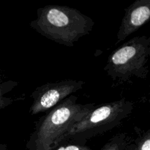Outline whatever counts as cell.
<instances>
[{
  "label": "cell",
  "instance_id": "cell-2",
  "mask_svg": "<svg viewBox=\"0 0 150 150\" xmlns=\"http://www.w3.org/2000/svg\"><path fill=\"white\" fill-rule=\"evenodd\" d=\"M72 95L47 111L36 122L35 130L26 143L27 150H54L72 125L84 117L96 105L78 103Z\"/></svg>",
  "mask_w": 150,
  "mask_h": 150
},
{
  "label": "cell",
  "instance_id": "cell-11",
  "mask_svg": "<svg viewBox=\"0 0 150 150\" xmlns=\"http://www.w3.org/2000/svg\"><path fill=\"white\" fill-rule=\"evenodd\" d=\"M0 150H7V146L4 144H0Z\"/></svg>",
  "mask_w": 150,
  "mask_h": 150
},
{
  "label": "cell",
  "instance_id": "cell-12",
  "mask_svg": "<svg viewBox=\"0 0 150 150\" xmlns=\"http://www.w3.org/2000/svg\"><path fill=\"white\" fill-rule=\"evenodd\" d=\"M124 150H130V149H129V148L128 147H127V146H125V149H124Z\"/></svg>",
  "mask_w": 150,
  "mask_h": 150
},
{
  "label": "cell",
  "instance_id": "cell-10",
  "mask_svg": "<svg viewBox=\"0 0 150 150\" xmlns=\"http://www.w3.org/2000/svg\"><path fill=\"white\" fill-rule=\"evenodd\" d=\"M54 150H92L87 145L73 143V142H67L65 144L60 145Z\"/></svg>",
  "mask_w": 150,
  "mask_h": 150
},
{
  "label": "cell",
  "instance_id": "cell-5",
  "mask_svg": "<svg viewBox=\"0 0 150 150\" xmlns=\"http://www.w3.org/2000/svg\"><path fill=\"white\" fill-rule=\"evenodd\" d=\"M85 82L83 81L67 80L57 82H48L38 86L31 94L32 103L29 108L32 115L46 113L70 95L83 89Z\"/></svg>",
  "mask_w": 150,
  "mask_h": 150
},
{
  "label": "cell",
  "instance_id": "cell-3",
  "mask_svg": "<svg viewBox=\"0 0 150 150\" xmlns=\"http://www.w3.org/2000/svg\"><path fill=\"white\" fill-rule=\"evenodd\" d=\"M133 109L134 103L125 98L95 106L70 127L60 139L59 146L67 142L86 145L92 138L105 134L120 125Z\"/></svg>",
  "mask_w": 150,
  "mask_h": 150
},
{
  "label": "cell",
  "instance_id": "cell-6",
  "mask_svg": "<svg viewBox=\"0 0 150 150\" xmlns=\"http://www.w3.org/2000/svg\"><path fill=\"white\" fill-rule=\"evenodd\" d=\"M150 18V0H136L125 10L117 35V45L139 30Z\"/></svg>",
  "mask_w": 150,
  "mask_h": 150
},
{
  "label": "cell",
  "instance_id": "cell-9",
  "mask_svg": "<svg viewBox=\"0 0 150 150\" xmlns=\"http://www.w3.org/2000/svg\"><path fill=\"white\" fill-rule=\"evenodd\" d=\"M130 141V138L127 133H117L111 137L100 150H124Z\"/></svg>",
  "mask_w": 150,
  "mask_h": 150
},
{
  "label": "cell",
  "instance_id": "cell-7",
  "mask_svg": "<svg viewBox=\"0 0 150 150\" xmlns=\"http://www.w3.org/2000/svg\"><path fill=\"white\" fill-rule=\"evenodd\" d=\"M136 138L133 142L130 141L127 146L130 150H150V130L146 131L135 127Z\"/></svg>",
  "mask_w": 150,
  "mask_h": 150
},
{
  "label": "cell",
  "instance_id": "cell-1",
  "mask_svg": "<svg viewBox=\"0 0 150 150\" xmlns=\"http://www.w3.org/2000/svg\"><path fill=\"white\" fill-rule=\"evenodd\" d=\"M29 25L47 39L71 48L92 32L95 22L77 9L45 5L37 10V18Z\"/></svg>",
  "mask_w": 150,
  "mask_h": 150
},
{
  "label": "cell",
  "instance_id": "cell-8",
  "mask_svg": "<svg viewBox=\"0 0 150 150\" xmlns=\"http://www.w3.org/2000/svg\"><path fill=\"white\" fill-rule=\"evenodd\" d=\"M18 84V83L17 81H7L0 83V111L7 108V106L11 105L13 102L17 100L21 99V98L14 99V98L5 96L7 93L15 89Z\"/></svg>",
  "mask_w": 150,
  "mask_h": 150
},
{
  "label": "cell",
  "instance_id": "cell-4",
  "mask_svg": "<svg viewBox=\"0 0 150 150\" xmlns=\"http://www.w3.org/2000/svg\"><path fill=\"white\" fill-rule=\"evenodd\" d=\"M149 56V37H134L111 53L103 70L114 81L120 83L134 77L146 79Z\"/></svg>",
  "mask_w": 150,
  "mask_h": 150
},
{
  "label": "cell",
  "instance_id": "cell-13",
  "mask_svg": "<svg viewBox=\"0 0 150 150\" xmlns=\"http://www.w3.org/2000/svg\"><path fill=\"white\" fill-rule=\"evenodd\" d=\"M1 70H0V79H1Z\"/></svg>",
  "mask_w": 150,
  "mask_h": 150
}]
</instances>
